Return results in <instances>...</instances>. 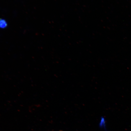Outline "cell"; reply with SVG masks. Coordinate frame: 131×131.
<instances>
[{
    "instance_id": "6da1fadb",
    "label": "cell",
    "mask_w": 131,
    "mask_h": 131,
    "mask_svg": "<svg viewBox=\"0 0 131 131\" xmlns=\"http://www.w3.org/2000/svg\"><path fill=\"white\" fill-rule=\"evenodd\" d=\"M7 23L5 19H0V28H5L7 27Z\"/></svg>"
}]
</instances>
